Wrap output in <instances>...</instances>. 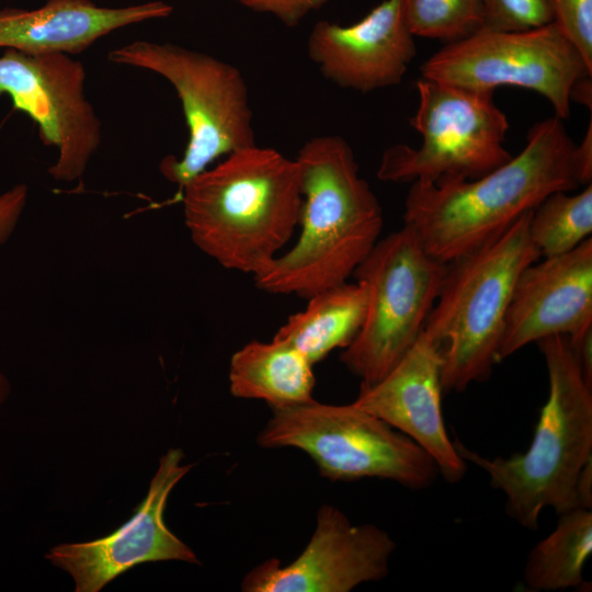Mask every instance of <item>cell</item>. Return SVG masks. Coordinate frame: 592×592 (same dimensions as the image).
I'll return each mask as SVG.
<instances>
[{"label": "cell", "instance_id": "ffe728a7", "mask_svg": "<svg viewBox=\"0 0 592 592\" xmlns=\"http://www.w3.org/2000/svg\"><path fill=\"white\" fill-rule=\"evenodd\" d=\"M592 554V509L559 514L556 527L528 553L523 582L532 591H557L583 583V568Z\"/></svg>", "mask_w": 592, "mask_h": 592}, {"label": "cell", "instance_id": "7a4b0ae2", "mask_svg": "<svg viewBox=\"0 0 592 592\" xmlns=\"http://www.w3.org/2000/svg\"><path fill=\"white\" fill-rule=\"evenodd\" d=\"M295 159L303 197L298 240L253 280L266 293L308 299L353 275L379 240L384 218L343 137H312Z\"/></svg>", "mask_w": 592, "mask_h": 592}, {"label": "cell", "instance_id": "ba28073f", "mask_svg": "<svg viewBox=\"0 0 592 592\" xmlns=\"http://www.w3.org/2000/svg\"><path fill=\"white\" fill-rule=\"evenodd\" d=\"M443 263L408 226L379 239L353 275L367 292L363 325L341 362L361 379H382L420 337L443 277Z\"/></svg>", "mask_w": 592, "mask_h": 592}, {"label": "cell", "instance_id": "4dcf8cb0", "mask_svg": "<svg viewBox=\"0 0 592 592\" xmlns=\"http://www.w3.org/2000/svg\"><path fill=\"white\" fill-rule=\"evenodd\" d=\"M10 394V384L5 376L0 373V406L7 400Z\"/></svg>", "mask_w": 592, "mask_h": 592}, {"label": "cell", "instance_id": "ac0fdd59", "mask_svg": "<svg viewBox=\"0 0 592 592\" xmlns=\"http://www.w3.org/2000/svg\"><path fill=\"white\" fill-rule=\"evenodd\" d=\"M229 383L232 396L262 399L272 409L315 400L312 364L296 349L275 339L254 340L235 352Z\"/></svg>", "mask_w": 592, "mask_h": 592}, {"label": "cell", "instance_id": "e0dca14e", "mask_svg": "<svg viewBox=\"0 0 592 592\" xmlns=\"http://www.w3.org/2000/svg\"><path fill=\"white\" fill-rule=\"evenodd\" d=\"M172 13L163 1L119 8L91 0H47L31 10H0V48L27 54H78L121 27L161 19Z\"/></svg>", "mask_w": 592, "mask_h": 592}, {"label": "cell", "instance_id": "9a60e30c", "mask_svg": "<svg viewBox=\"0 0 592 592\" xmlns=\"http://www.w3.org/2000/svg\"><path fill=\"white\" fill-rule=\"evenodd\" d=\"M592 329V239L526 266L505 316L499 362L544 338L576 340Z\"/></svg>", "mask_w": 592, "mask_h": 592}, {"label": "cell", "instance_id": "4fadbf2b", "mask_svg": "<svg viewBox=\"0 0 592 592\" xmlns=\"http://www.w3.org/2000/svg\"><path fill=\"white\" fill-rule=\"evenodd\" d=\"M183 457L179 448L160 457L147 497L115 532L92 542L61 544L46 554V559L72 577L76 592H98L140 563H200L194 551L168 528L163 516L170 492L193 467L181 464Z\"/></svg>", "mask_w": 592, "mask_h": 592}, {"label": "cell", "instance_id": "6da1fadb", "mask_svg": "<svg viewBox=\"0 0 592 592\" xmlns=\"http://www.w3.org/2000/svg\"><path fill=\"white\" fill-rule=\"evenodd\" d=\"M574 146L561 118L543 119L517 156L480 178L412 182L403 225L429 254L448 263L502 235L551 193L580 186Z\"/></svg>", "mask_w": 592, "mask_h": 592}, {"label": "cell", "instance_id": "2e32d148", "mask_svg": "<svg viewBox=\"0 0 592 592\" xmlns=\"http://www.w3.org/2000/svg\"><path fill=\"white\" fill-rule=\"evenodd\" d=\"M307 50L326 79L341 88L367 93L399 84L417 47L399 0H383L351 25L316 23Z\"/></svg>", "mask_w": 592, "mask_h": 592}, {"label": "cell", "instance_id": "7c38bea8", "mask_svg": "<svg viewBox=\"0 0 592 592\" xmlns=\"http://www.w3.org/2000/svg\"><path fill=\"white\" fill-rule=\"evenodd\" d=\"M396 543L373 524L354 525L333 505H322L301 554L287 566L267 559L242 579L244 592H349L384 579Z\"/></svg>", "mask_w": 592, "mask_h": 592}, {"label": "cell", "instance_id": "5bb4252c", "mask_svg": "<svg viewBox=\"0 0 592 592\" xmlns=\"http://www.w3.org/2000/svg\"><path fill=\"white\" fill-rule=\"evenodd\" d=\"M441 371V346L422 331L382 379L361 384L352 403L413 440L433 458L440 475L456 483L467 466L444 424Z\"/></svg>", "mask_w": 592, "mask_h": 592}, {"label": "cell", "instance_id": "d6986e66", "mask_svg": "<svg viewBox=\"0 0 592 592\" xmlns=\"http://www.w3.org/2000/svg\"><path fill=\"white\" fill-rule=\"evenodd\" d=\"M366 308L365 286L357 281L344 282L310 296L307 307L291 315L273 339L293 346L314 365L331 351L352 343Z\"/></svg>", "mask_w": 592, "mask_h": 592}, {"label": "cell", "instance_id": "44dd1931", "mask_svg": "<svg viewBox=\"0 0 592 592\" xmlns=\"http://www.w3.org/2000/svg\"><path fill=\"white\" fill-rule=\"evenodd\" d=\"M528 231L540 258L566 253L590 238L592 184L576 195L562 191L548 195L532 212Z\"/></svg>", "mask_w": 592, "mask_h": 592}, {"label": "cell", "instance_id": "83f0119b", "mask_svg": "<svg viewBox=\"0 0 592 592\" xmlns=\"http://www.w3.org/2000/svg\"><path fill=\"white\" fill-rule=\"evenodd\" d=\"M585 382L592 386V329L576 340H570Z\"/></svg>", "mask_w": 592, "mask_h": 592}, {"label": "cell", "instance_id": "f546056e", "mask_svg": "<svg viewBox=\"0 0 592 592\" xmlns=\"http://www.w3.org/2000/svg\"><path fill=\"white\" fill-rule=\"evenodd\" d=\"M591 77L592 76H587L579 79L572 87V90L570 93L571 103L572 102L581 103L584 106H587L589 110H591V101H592Z\"/></svg>", "mask_w": 592, "mask_h": 592}, {"label": "cell", "instance_id": "603a6c76", "mask_svg": "<svg viewBox=\"0 0 592 592\" xmlns=\"http://www.w3.org/2000/svg\"><path fill=\"white\" fill-rule=\"evenodd\" d=\"M553 22L550 0H483V26L526 31Z\"/></svg>", "mask_w": 592, "mask_h": 592}, {"label": "cell", "instance_id": "9c48e42d", "mask_svg": "<svg viewBox=\"0 0 592 592\" xmlns=\"http://www.w3.org/2000/svg\"><path fill=\"white\" fill-rule=\"evenodd\" d=\"M415 87L419 104L410 124L421 135V145L388 147L377 170L379 180H473L513 157L504 147L510 124L494 103L493 92L425 78L419 79Z\"/></svg>", "mask_w": 592, "mask_h": 592}, {"label": "cell", "instance_id": "277c9868", "mask_svg": "<svg viewBox=\"0 0 592 592\" xmlns=\"http://www.w3.org/2000/svg\"><path fill=\"white\" fill-rule=\"evenodd\" d=\"M536 343L546 363L549 392L527 451L489 458L453 441L458 455L482 469L490 485L503 492L510 517L527 530H537L546 508L557 514L576 509V481L592 459V386L570 339L555 334Z\"/></svg>", "mask_w": 592, "mask_h": 592}, {"label": "cell", "instance_id": "8fae6325", "mask_svg": "<svg viewBox=\"0 0 592 592\" xmlns=\"http://www.w3.org/2000/svg\"><path fill=\"white\" fill-rule=\"evenodd\" d=\"M84 66L65 53L27 54L5 49L0 56V96L37 125L42 141L54 147L48 174L73 182L84 174L101 143V122L86 95Z\"/></svg>", "mask_w": 592, "mask_h": 592}, {"label": "cell", "instance_id": "cb8c5ba5", "mask_svg": "<svg viewBox=\"0 0 592 592\" xmlns=\"http://www.w3.org/2000/svg\"><path fill=\"white\" fill-rule=\"evenodd\" d=\"M553 23L592 70V0H550Z\"/></svg>", "mask_w": 592, "mask_h": 592}, {"label": "cell", "instance_id": "30bf717a", "mask_svg": "<svg viewBox=\"0 0 592 592\" xmlns=\"http://www.w3.org/2000/svg\"><path fill=\"white\" fill-rule=\"evenodd\" d=\"M420 71L422 78L469 90L494 92L504 86L532 90L562 121L570 116L572 87L592 76L580 53L553 22L526 31L481 27L447 43Z\"/></svg>", "mask_w": 592, "mask_h": 592}, {"label": "cell", "instance_id": "4316f807", "mask_svg": "<svg viewBox=\"0 0 592 592\" xmlns=\"http://www.w3.org/2000/svg\"><path fill=\"white\" fill-rule=\"evenodd\" d=\"M574 164L580 185H589L592 181V124L589 122L588 129L581 143L574 146Z\"/></svg>", "mask_w": 592, "mask_h": 592}, {"label": "cell", "instance_id": "5b68a950", "mask_svg": "<svg viewBox=\"0 0 592 592\" xmlns=\"http://www.w3.org/2000/svg\"><path fill=\"white\" fill-rule=\"evenodd\" d=\"M534 210V209H533ZM502 235L446 263L423 332L441 346L443 391H464L485 382L498 352L515 283L539 260L528 226L532 212Z\"/></svg>", "mask_w": 592, "mask_h": 592}, {"label": "cell", "instance_id": "f1b7e54d", "mask_svg": "<svg viewBox=\"0 0 592 592\" xmlns=\"http://www.w3.org/2000/svg\"><path fill=\"white\" fill-rule=\"evenodd\" d=\"M574 505L592 509V459L581 469L574 486Z\"/></svg>", "mask_w": 592, "mask_h": 592}, {"label": "cell", "instance_id": "3957f363", "mask_svg": "<svg viewBox=\"0 0 592 592\" xmlns=\"http://www.w3.org/2000/svg\"><path fill=\"white\" fill-rule=\"evenodd\" d=\"M193 243L223 267L263 274L299 225V168L274 148L236 150L181 191Z\"/></svg>", "mask_w": 592, "mask_h": 592}, {"label": "cell", "instance_id": "484cf974", "mask_svg": "<svg viewBox=\"0 0 592 592\" xmlns=\"http://www.w3.org/2000/svg\"><path fill=\"white\" fill-rule=\"evenodd\" d=\"M27 201V186L16 184L0 195V246L12 235Z\"/></svg>", "mask_w": 592, "mask_h": 592}, {"label": "cell", "instance_id": "52a82bcc", "mask_svg": "<svg viewBox=\"0 0 592 592\" xmlns=\"http://www.w3.org/2000/svg\"><path fill=\"white\" fill-rule=\"evenodd\" d=\"M272 411L258 444L301 449L330 480L380 478L422 490L440 475L433 458L413 440L353 403L312 400Z\"/></svg>", "mask_w": 592, "mask_h": 592}, {"label": "cell", "instance_id": "7402d4cb", "mask_svg": "<svg viewBox=\"0 0 592 592\" xmlns=\"http://www.w3.org/2000/svg\"><path fill=\"white\" fill-rule=\"evenodd\" d=\"M413 36L452 43L483 26V0H399Z\"/></svg>", "mask_w": 592, "mask_h": 592}, {"label": "cell", "instance_id": "d4e9b609", "mask_svg": "<svg viewBox=\"0 0 592 592\" xmlns=\"http://www.w3.org/2000/svg\"><path fill=\"white\" fill-rule=\"evenodd\" d=\"M243 7L275 16L286 26L297 25L309 13L323 7L328 0H237Z\"/></svg>", "mask_w": 592, "mask_h": 592}, {"label": "cell", "instance_id": "8992f818", "mask_svg": "<svg viewBox=\"0 0 592 592\" xmlns=\"http://www.w3.org/2000/svg\"><path fill=\"white\" fill-rule=\"evenodd\" d=\"M109 59L155 72L177 91L189 139L182 157H166L159 170L180 191L215 160L257 144L248 87L236 66L175 44L150 41L117 47Z\"/></svg>", "mask_w": 592, "mask_h": 592}]
</instances>
